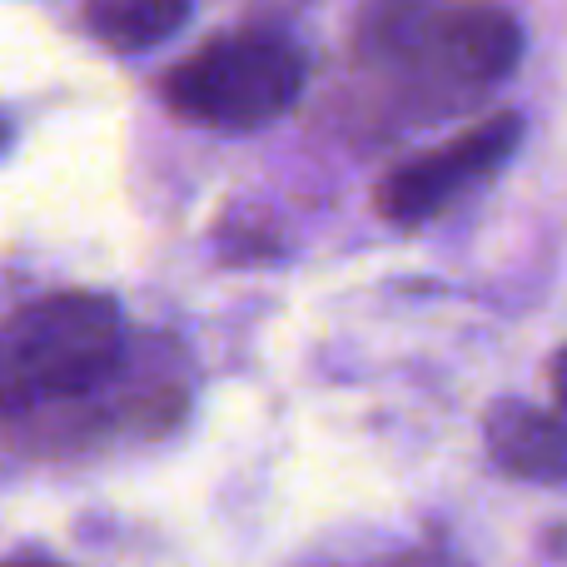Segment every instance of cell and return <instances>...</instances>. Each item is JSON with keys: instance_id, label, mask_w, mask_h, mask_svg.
Listing matches in <instances>:
<instances>
[{"instance_id": "6da1fadb", "label": "cell", "mask_w": 567, "mask_h": 567, "mask_svg": "<svg viewBox=\"0 0 567 567\" xmlns=\"http://www.w3.org/2000/svg\"><path fill=\"white\" fill-rule=\"evenodd\" d=\"M125 363V323L105 293H50L0 323V413L100 393Z\"/></svg>"}, {"instance_id": "5b68a950", "label": "cell", "mask_w": 567, "mask_h": 567, "mask_svg": "<svg viewBox=\"0 0 567 567\" xmlns=\"http://www.w3.org/2000/svg\"><path fill=\"white\" fill-rule=\"evenodd\" d=\"M439 50L453 75L503 80L523 55V25L498 6H458L439 20Z\"/></svg>"}, {"instance_id": "277c9868", "label": "cell", "mask_w": 567, "mask_h": 567, "mask_svg": "<svg viewBox=\"0 0 567 567\" xmlns=\"http://www.w3.org/2000/svg\"><path fill=\"white\" fill-rule=\"evenodd\" d=\"M488 453L503 473L528 483H567V413L498 403L488 413Z\"/></svg>"}, {"instance_id": "52a82bcc", "label": "cell", "mask_w": 567, "mask_h": 567, "mask_svg": "<svg viewBox=\"0 0 567 567\" xmlns=\"http://www.w3.org/2000/svg\"><path fill=\"white\" fill-rule=\"evenodd\" d=\"M553 393H558V403L567 409V349H558V359H553Z\"/></svg>"}, {"instance_id": "3957f363", "label": "cell", "mask_w": 567, "mask_h": 567, "mask_svg": "<svg viewBox=\"0 0 567 567\" xmlns=\"http://www.w3.org/2000/svg\"><path fill=\"white\" fill-rule=\"evenodd\" d=\"M518 140H523L518 115L483 120L468 135H458V140H449V145L429 150V155H413L409 165L389 169V175L379 179V189H373V205H379V215L389 219V225H403V229L429 225L453 199L468 195L478 179H488L493 169L518 150Z\"/></svg>"}, {"instance_id": "7a4b0ae2", "label": "cell", "mask_w": 567, "mask_h": 567, "mask_svg": "<svg viewBox=\"0 0 567 567\" xmlns=\"http://www.w3.org/2000/svg\"><path fill=\"white\" fill-rule=\"evenodd\" d=\"M303 90V55L279 30H235L165 75V100L185 120L215 130H255L279 120Z\"/></svg>"}, {"instance_id": "8992f818", "label": "cell", "mask_w": 567, "mask_h": 567, "mask_svg": "<svg viewBox=\"0 0 567 567\" xmlns=\"http://www.w3.org/2000/svg\"><path fill=\"white\" fill-rule=\"evenodd\" d=\"M189 20V0H85V30L110 50H150L179 35Z\"/></svg>"}, {"instance_id": "ba28073f", "label": "cell", "mask_w": 567, "mask_h": 567, "mask_svg": "<svg viewBox=\"0 0 567 567\" xmlns=\"http://www.w3.org/2000/svg\"><path fill=\"white\" fill-rule=\"evenodd\" d=\"M6 145H10V120L0 115V150H6Z\"/></svg>"}]
</instances>
